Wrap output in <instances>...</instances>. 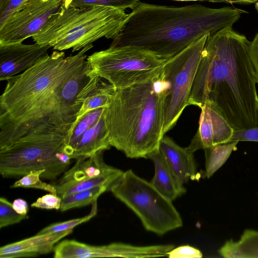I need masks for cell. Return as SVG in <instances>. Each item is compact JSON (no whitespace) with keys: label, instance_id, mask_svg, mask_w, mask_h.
Masks as SVG:
<instances>
[{"label":"cell","instance_id":"1","mask_svg":"<svg viewBox=\"0 0 258 258\" xmlns=\"http://www.w3.org/2000/svg\"><path fill=\"white\" fill-rule=\"evenodd\" d=\"M93 47L68 57L54 51L7 80L0 97V149L30 135L69 134L82 106L78 96L93 73L86 54Z\"/></svg>","mask_w":258,"mask_h":258},{"label":"cell","instance_id":"2","mask_svg":"<svg viewBox=\"0 0 258 258\" xmlns=\"http://www.w3.org/2000/svg\"><path fill=\"white\" fill-rule=\"evenodd\" d=\"M250 44L232 27L209 34L188 105L214 109L235 130L256 127L258 95Z\"/></svg>","mask_w":258,"mask_h":258},{"label":"cell","instance_id":"3","mask_svg":"<svg viewBox=\"0 0 258 258\" xmlns=\"http://www.w3.org/2000/svg\"><path fill=\"white\" fill-rule=\"evenodd\" d=\"M247 13L230 7H178L139 2L110 46L137 47L167 60L203 36L232 27Z\"/></svg>","mask_w":258,"mask_h":258},{"label":"cell","instance_id":"4","mask_svg":"<svg viewBox=\"0 0 258 258\" xmlns=\"http://www.w3.org/2000/svg\"><path fill=\"white\" fill-rule=\"evenodd\" d=\"M168 88L161 74L147 83L115 89L105 111L111 147L133 159L148 158L159 148Z\"/></svg>","mask_w":258,"mask_h":258},{"label":"cell","instance_id":"5","mask_svg":"<svg viewBox=\"0 0 258 258\" xmlns=\"http://www.w3.org/2000/svg\"><path fill=\"white\" fill-rule=\"evenodd\" d=\"M128 16L125 10L102 6L76 7L61 4L43 29L32 38L54 50H81L97 40L113 39Z\"/></svg>","mask_w":258,"mask_h":258},{"label":"cell","instance_id":"6","mask_svg":"<svg viewBox=\"0 0 258 258\" xmlns=\"http://www.w3.org/2000/svg\"><path fill=\"white\" fill-rule=\"evenodd\" d=\"M69 134L41 133L24 137L0 149V174L4 178L45 170L41 178L55 180L69 169L72 158L65 152Z\"/></svg>","mask_w":258,"mask_h":258},{"label":"cell","instance_id":"7","mask_svg":"<svg viewBox=\"0 0 258 258\" xmlns=\"http://www.w3.org/2000/svg\"><path fill=\"white\" fill-rule=\"evenodd\" d=\"M108 191L134 212L148 231L161 236L182 226L172 201L131 169L123 172Z\"/></svg>","mask_w":258,"mask_h":258},{"label":"cell","instance_id":"8","mask_svg":"<svg viewBox=\"0 0 258 258\" xmlns=\"http://www.w3.org/2000/svg\"><path fill=\"white\" fill-rule=\"evenodd\" d=\"M92 71L116 89L150 82L161 74L166 60L132 46H111L87 58Z\"/></svg>","mask_w":258,"mask_h":258},{"label":"cell","instance_id":"9","mask_svg":"<svg viewBox=\"0 0 258 258\" xmlns=\"http://www.w3.org/2000/svg\"><path fill=\"white\" fill-rule=\"evenodd\" d=\"M209 34L194 41L166 61L161 73L168 84L164 101L163 134L176 124L185 108Z\"/></svg>","mask_w":258,"mask_h":258},{"label":"cell","instance_id":"10","mask_svg":"<svg viewBox=\"0 0 258 258\" xmlns=\"http://www.w3.org/2000/svg\"><path fill=\"white\" fill-rule=\"evenodd\" d=\"M62 0H25L0 25V44L23 42L39 33Z\"/></svg>","mask_w":258,"mask_h":258},{"label":"cell","instance_id":"11","mask_svg":"<svg viewBox=\"0 0 258 258\" xmlns=\"http://www.w3.org/2000/svg\"><path fill=\"white\" fill-rule=\"evenodd\" d=\"M106 107L89 111L76 119L69 132L65 151L72 159L110 148L105 120Z\"/></svg>","mask_w":258,"mask_h":258},{"label":"cell","instance_id":"12","mask_svg":"<svg viewBox=\"0 0 258 258\" xmlns=\"http://www.w3.org/2000/svg\"><path fill=\"white\" fill-rule=\"evenodd\" d=\"M50 48L36 43L0 44V80L7 81L43 60Z\"/></svg>","mask_w":258,"mask_h":258},{"label":"cell","instance_id":"13","mask_svg":"<svg viewBox=\"0 0 258 258\" xmlns=\"http://www.w3.org/2000/svg\"><path fill=\"white\" fill-rule=\"evenodd\" d=\"M199 128L187 147L195 152L199 149L227 143L231 138L234 128L218 111L204 105L200 107Z\"/></svg>","mask_w":258,"mask_h":258},{"label":"cell","instance_id":"14","mask_svg":"<svg viewBox=\"0 0 258 258\" xmlns=\"http://www.w3.org/2000/svg\"><path fill=\"white\" fill-rule=\"evenodd\" d=\"M159 150L172 171L182 184L189 180L200 177L194 153L187 147L178 145L171 138L164 135L161 139Z\"/></svg>","mask_w":258,"mask_h":258},{"label":"cell","instance_id":"15","mask_svg":"<svg viewBox=\"0 0 258 258\" xmlns=\"http://www.w3.org/2000/svg\"><path fill=\"white\" fill-rule=\"evenodd\" d=\"M73 229L35 235L0 248L1 258L34 257L50 252L55 244L70 234Z\"/></svg>","mask_w":258,"mask_h":258},{"label":"cell","instance_id":"16","mask_svg":"<svg viewBox=\"0 0 258 258\" xmlns=\"http://www.w3.org/2000/svg\"><path fill=\"white\" fill-rule=\"evenodd\" d=\"M104 151H100L90 156L77 158L74 166L64 172L57 183L79 181L123 172L105 163L103 157Z\"/></svg>","mask_w":258,"mask_h":258},{"label":"cell","instance_id":"17","mask_svg":"<svg viewBox=\"0 0 258 258\" xmlns=\"http://www.w3.org/2000/svg\"><path fill=\"white\" fill-rule=\"evenodd\" d=\"M148 159L153 161L155 171L150 182L158 191L172 201L186 192L184 184L176 177L159 148L150 154Z\"/></svg>","mask_w":258,"mask_h":258},{"label":"cell","instance_id":"18","mask_svg":"<svg viewBox=\"0 0 258 258\" xmlns=\"http://www.w3.org/2000/svg\"><path fill=\"white\" fill-rule=\"evenodd\" d=\"M55 258H88L118 257L119 243L104 245H91L75 240L66 239L57 243L53 248Z\"/></svg>","mask_w":258,"mask_h":258},{"label":"cell","instance_id":"19","mask_svg":"<svg viewBox=\"0 0 258 258\" xmlns=\"http://www.w3.org/2000/svg\"><path fill=\"white\" fill-rule=\"evenodd\" d=\"M101 78L93 72L91 79L79 94L78 100L82 104L76 119L89 111L106 107L109 104L115 88L109 83L103 82Z\"/></svg>","mask_w":258,"mask_h":258},{"label":"cell","instance_id":"20","mask_svg":"<svg viewBox=\"0 0 258 258\" xmlns=\"http://www.w3.org/2000/svg\"><path fill=\"white\" fill-rule=\"evenodd\" d=\"M218 253L225 258H258V231L245 229L238 240L226 241Z\"/></svg>","mask_w":258,"mask_h":258},{"label":"cell","instance_id":"21","mask_svg":"<svg viewBox=\"0 0 258 258\" xmlns=\"http://www.w3.org/2000/svg\"><path fill=\"white\" fill-rule=\"evenodd\" d=\"M238 141H232L213 145L204 149L205 154L204 177L210 178L227 160L236 149Z\"/></svg>","mask_w":258,"mask_h":258},{"label":"cell","instance_id":"22","mask_svg":"<svg viewBox=\"0 0 258 258\" xmlns=\"http://www.w3.org/2000/svg\"><path fill=\"white\" fill-rule=\"evenodd\" d=\"M123 172L79 181H72L63 183L57 182L53 185L56 188L57 195L62 199L72 194L89 189L98 186L106 185L109 188L110 185L119 177Z\"/></svg>","mask_w":258,"mask_h":258},{"label":"cell","instance_id":"23","mask_svg":"<svg viewBox=\"0 0 258 258\" xmlns=\"http://www.w3.org/2000/svg\"><path fill=\"white\" fill-rule=\"evenodd\" d=\"M108 190L107 186L100 185L70 195L62 199L60 210L63 212L92 204L101 194Z\"/></svg>","mask_w":258,"mask_h":258},{"label":"cell","instance_id":"24","mask_svg":"<svg viewBox=\"0 0 258 258\" xmlns=\"http://www.w3.org/2000/svg\"><path fill=\"white\" fill-rule=\"evenodd\" d=\"M45 170H36L31 171L28 174L15 182L11 188L24 187L39 189L57 195L56 188L53 184L47 183L40 180L41 175Z\"/></svg>","mask_w":258,"mask_h":258},{"label":"cell","instance_id":"25","mask_svg":"<svg viewBox=\"0 0 258 258\" xmlns=\"http://www.w3.org/2000/svg\"><path fill=\"white\" fill-rule=\"evenodd\" d=\"M139 0H62V4L76 7L102 6L122 10H133Z\"/></svg>","mask_w":258,"mask_h":258},{"label":"cell","instance_id":"26","mask_svg":"<svg viewBox=\"0 0 258 258\" xmlns=\"http://www.w3.org/2000/svg\"><path fill=\"white\" fill-rule=\"evenodd\" d=\"M91 205V210L88 215L83 217L73 219L62 222H58L52 224L43 228L37 234L54 233L73 229V228L77 226L89 221L97 214V201L93 202Z\"/></svg>","mask_w":258,"mask_h":258},{"label":"cell","instance_id":"27","mask_svg":"<svg viewBox=\"0 0 258 258\" xmlns=\"http://www.w3.org/2000/svg\"><path fill=\"white\" fill-rule=\"evenodd\" d=\"M27 217L17 213L6 198H0V228L19 223Z\"/></svg>","mask_w":258,"mask_h":258},{"label":"cell","instance_id":"28","mask_svg":"<svg viewBox=\"0 0 258 258\" xmlns=\"http://www.w3.org/2000/svg\"><path fill=\"white\" fill-rule=\"evenodd\" d=\"M62 199L57 195L49 194L41 197L31 204L33 208L47 210H60Z\"/></svg>","mask_w":258,"mask_h":258},{"label":"cell","instance_id":"29","mask_svg":"<svg viewBox=\"0 0 258 258\" xmlns=\"http://www.w3.org/2000/svg\"><path fill=\"white\" fill-rule=\"evenodd\" d=\"M169 258H201L202 252L198 249L186 245L173 248L168 252Z\"/></svg>","mask_w":258,"mask_h":258},{"label":"cell","instance_id":"30","mask_svg":"<svg viewBox=\"0 0 258 258\" xmlns=\"http://www.w3.org/2000/svg\"><path fill=\"white\" fill-rule=\"evenodd\" d=\"M232 141L258 142V124L254 127L234 130L232 136L229 142Z\"/></svg>","mask_w":258,"mask_h":258},{"label":"cell","instance_id":"31","mask_svg":"<svg viewBox=\"0 0 258 258\" xmlns=\"http://www.w3.org/2000/svg\"><path fill=\"white\" fill-rule=\"evenodd\" d=\"M250 55L254 69L256 82L258 84V33L251 41Z\"/></svg>","mask_w":258,"mask_h":258},{"label":"cell","instance_id":"32","mask_svg":"<svg viewBox=\"0 0 258 258\" xmlns=\"http://www.w3.org/2000/svg\"><path fill=\"white\" fill-rule=\"evenodd\" d=\"M12 204L14 209L17 213L21 215H27L29 207L26 201L21 199H17L14 201Z\"/></svg>","mask_w":258,"mask_h":258},{"label":"cell","instance_id":"33","mask_svg":"<svg viewBox=\"0 0 258 258\" xmlns=\"http://www.w3.org/2000/svg\"><path fill=\"white\" fill-rule=\"evenodd\" d=\"M207 1L212 3H225L230 4H249L257 2L258 0H207Z\"/></svg>","mask_w":258,"mask_h":258},{"label":"cell","instance_id":"34","mask_svg":"<svg viewBox=\"0 0 258 258\" xmlns=\"http://www.w3.org/2000/svg\"><path fill=\"white\" fill-rule=\"evenodd\" d=\"M24 1L25 0H11L9 5L4 11V13L6 15H9Z\"/></svg>","mask_w":258,"mask_h":258},{"label":"cell","instance_id":"35","mask_svg":"<svg viewBox=\"0 0 258 258\" xmlns=\"http://www.w3.org/2000/svg\"><path fill=\"white\" fill-rule=\"evenodd\" d=\"M11 0H0V12L2 13L8 7Z\"/></svg>","mask_w":258,"mask_h":258},{"label":"cell","instance_id":"36","mask_svg":"<svg viewBox=\"0 0 258 258\" xmlns=\"http://www.w3.org/2000/svg\"><path fill=\"white\" fill-rule=\"evenodd\" d=\"M172 1H179V2H189V1L204 2V1H207V0H172Z\"/></svg>","mask_w":258,"mask_h":258},{"label":"cell","instance_id":"37","mask_svg":"<svg viewBox=\"0 0 258 258\" xmlns=\"http://www.w3.org/2000/svg\"><path fill=\"white\" fill-rule=\"evenodd\" d=\"M255 9H256L257 11L258 12V2L256 3L255 5Z\"/></svg>","mask_w":258,"mask_h":258}]
</instances>
